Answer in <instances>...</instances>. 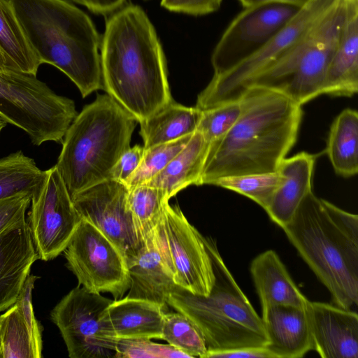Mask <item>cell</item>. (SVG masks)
<instances>
[{"instance_id": "6da1fadb", "label": "cell", "mask_w": 358, "mask_h": 358, "mask_svg": "<svg viewBox=\"0 0 358 358\" xmlns=\"http://www.w3.org/2000/svg\"><path fill=\"white\" fill-rule=\"evenodd\" d=\"M100 50L102 90L138 122L173 101L162 43L141 7L108 16Z\"/></svg>"}, {"instance_id": "7a4b0ae2", "label": "cell", "mask_w": 358, "mask_h": 358, "mask_svg": "<svg viewBox=\"0 0 358 358\" xmlns=\"http://www.w3.org/2000/svg\"><path fill=\"white\" fill-rule=\"evenodd\" d=\"M238 99L241 116L227 134L210 143L200 185L226 176L275 171L296 143L302 106L259 87L246 88Z\"/></svg>"}, {"instance_id": "3957f363", "label": "cell", "mask_w": 358, "mask_h": 358, "mask_svg": "<svg viewBox=\"0 0 358 358\" xmlns=\"http://www.w3.org/2000/svg\"><path fill=\"white\" fill-rule=\"evenodd\" d=\"M40 63L57 68L83 97L102 89L100 35L90 17L67 0H8Z\"/></svg>"}, {"instance_id": "277c9868", "label": "cell", "mask_w": 358, "mask_h": 358, "mask_svg": "<svg viewBox=\"0 0 358 358\" xmlns=\"http://www.w3.org/2000/svg\"><path fill=\"white\" fill-rule=\"evenodd\" d=\"M289 242L327 288L334 305L358 303V216L317 197L313 190L284 227Z\"/></svg>"}, {"instance_id": "5b68a950", "label": "cell", "mask_w": 358, "mask_h": 358, "mask_svg": "<svg viewBox=\"0 0 358 358\" xmlns=\"http://www.w3.org/2000/svg\"><path fill=\"white\" fill-rule=\"evenodd\" d=\"M137 122L108 94H98L76 115L55 164L71 196L110 179L113 167L130 147Z\"/></svg>"}, {"instance_id": "8992f818", "label": "cell", "mask_w": 358, "mask_h": 358, "mask_svg": "<svg viewBox=\"0 0 358 358\" xmlns=\"http://www.w3.org/2000/svg\"><path fill=\"white\" fill-rule=\"evenodd\" d=\"M206 243L215 277L209 294L196 295L177 286L167 299L168 306L194 323L205 340L207 354L266 348L262 317L225 265L215 242L206 238Z\"/></svg>"}, {"instance_id": "52a82bcc", "label": "cell", "mask_w": 358, "mask_h": 358, "mask_svg": "<svg viewBox=\"0 0 358 358\" xmlns=\"http://www.w3.org/2000/svg\"><path fill=\"white\" fill-rule=\"evenodd\" d=\"M343 16L342 0L307 35L253 77L243 91L249 87L268 89L300 106L322 94L324 77L336 50Z\"/></svg>"}, {"instance_id": "ba28073f", "label": "cell", "mask_w": 358, "mask_h": 358, "mask_svg": "<svg viewBox=\"0 0 358 358\" xmlns=\"http://www.w3.org/2000/svg\"><path fill=\"white\" fill-rule=\"evenodd\" d=\"M77 115L72 99L58 95L36 76L0 71V117L23 130L34 145L62 143Z\"/></svg>"}, {"instance_id": "9c48e42d", "label": "cell", "mask_w": 358, "mask_h": 358, "mask_svg": "<svg viewBox=\"0 0 358 358\" xmlns=\"http://www.w3.org/2000/svg\"><path fill=\"white\" fill-rule=\"evenodd\" d=\"M342 0H309L252 56L227 72L213 76L199 94L196 107L208 110L236 101L246 84L313 29Z\"/></svg>"}, {"instance_id": "30bf717a", "label": "cell", "mask_w": 358, "mask_h": 358, "mask_svg": "<svg viewBox=\"0 0 358 358\" xmlns=\"http://www.w3.org/2000/svg\"><path fill=\"white\" fill-rule=\"evenodd\" d=\"M66 266L78 285L96 293L122 298L131 285L125 257L100 230L82 220L64 250Z\"/></svg>"}, {"instance_id": "8fae6325", "label": "cell", "mask_w": 358, "mask_h": 358, "mask_svg": "<svg viewBox=\"0 0 358 358\" xmlns=\"http://www.w3.org/2000/svg\"><path fill=\"white\" fill-rule=\"evenodd\" d=\"M29 207L27 222L38 259H53L64 252L82 220L55 165L45 170Z\"/></svg>"}, {"instance_id": "7c38bea8", "label": "cell", "mask_w": 358, "mask_h": 358, "mask_svg": "<svg viewBox=\"0 0 358 358\" xmlns=\"http://www.w3.org/2000/svg\"><path fill=\"white\" fill-rule=\"evenodd\" d=\"M113 300L81 285L71 289L50 313L71 358L115 357L114 340L106 336L102 316Z\"/></svg>"}, {"instance_id": "4fadbf2b", "label": "cell", "mask_w": 358, "mask_h": 358, "mask_svg": "<svg viewBox=\"0 0 358 358\" xmlns=\"http://www.w3.org/2000/svg\"><path fill=\"white\" fill-rule=\"evenodd\" d=\"M157 228L176 284L192 294L208 295L215 277L206 238L176 205H166Z\"/></svg>"}, {"instance_id": "5bb4252c", "label": "cell", "mask_w": 358, "mask_h": 358, "mask_svg": "<svg viewBox=\"0 0 358 358\" xmlns=\"http://www.w3.org/2000/svg\"><path fill=\"white\" fill-rule=\"evenodd\" d=\"M299 9L278 3L244 8L228 25L213 50V76L227 72L255 54Z\"/></svg>"}, {"instance_id": "9a60e30c", "label": "cell", "mask_w": 358, "mask_h": 358, "mask_svg": "<svg viewBox=\"0 0 358 358\" xmlns=\"http://www.w3.org/2000/svg\"><path fill=\"white\" fill-rule=\"evenodd\" d=\"M128 192L124 183L107 180L71 196L82 220L106 235L124 255L127 262L141 244L129 208Z\"/></svg>"}, {"instance_id": "2e32d148", "label": "cell", "mask_w": 358, "mask_h": 358, "mask_svg": "<svg viewBox=\"0 0 358 358\" xmlns=\"http://www.w3.org/2000/svg\"><path fill=\"white\" fill-rule=\"evenodd\" d=\"M127 266L131 285L126 296L157 303L168 311L167 299L178 285L157 225Z\"/></svg>"}, {"instance_id": "e0dca14e", "label": "cell", "mask_w": 358, "mask_h": 358, "mask_svg": "<svg viewBox=\"0 0 358 358\" xmlns=\"http://www.w3.org/2000/svg\"><path fill=\"white\" fill-rule=\"evenodd\" d=\"M313 350L323 358L358 357L356 311L322 302H308Z\"/></svg>"}, {"instance_id": "ac0fdd59", "label": "cell", "mask_w": 358, "mask_h": 358, "mask_svg": "<svg viewBox=\"0 0 358 358\" xmlns=\"http://www.w3.org/2000/svg\"><path fill=\"white\" fill-rule=\"evenodd\" d=\"M38 278L29 275L16 302L0 314V358L42 357V330L32 305Z\"/></svg>"}, {"instance_id": "d6986e66", "label": "cell", "mask_w": 358, "mask_h": 358, "mask_svg": "<svg viewBox=\"0 0 358 358\" xmlns=\"http://www.w3.org/2000/svg\"><path fill=\"white\" fill-rule=\"evenodd\" d=\"M261 317L267 338L266 348L274 358H300L313 350L307 306H264Z\"/></svg>"}, {"instance_id": "ffe728a7", "label": "cell", "mask_w": 358, "mask_h": 358, "mask_svg": "<svg viewBox=\"0 0 358 358\" xmlns=\"http://www.w3.org/2000/svg\"><path fill=\"white\" fill-rule=\"evenodd\" d=\"M37 259L27 220L0 234V313L16 302Z\"/></svg>"}, {"instance_id": "44dd1931", "label": "cell", "mask_w": 358, "mask_h": 358, "mask_svg": "<svg viewBox=\"0 0 358 358\" xmlns=\"http://www.w3.org/2000/svg\"><path fill=\"white\" fill-rule=\"evenodd\" d=\"M344 16L322 94L351 97L358 92V0H343Z\"/></svg>"}, {"instance_id": "7402d4cb", "label": "cell", "mask_w": 358, "mask_h": 358, "mask_svg": "<svg viewBox=\"0 0 358 358\" xmlns=\"http://www.w3.org/2000/svg\"><path fill=\"white\" fill-rule=\"evenodd\" d=\"M161 305L124 296L113 301L102 316L106 336L116 338L162 339L165 312Z\"/></svg>"}, {"instance_id": "603a6c76", "label": "cell", "mask_w": 358, "mask_h": 358, "mask_svg": "<svg viewBox=\"0 0 358 358\" xmlns=\"http://www.w3.org/2000/svg\"><path fill=\"white\" fill-rule=\"evenodd\" d=\"M316 158V155L301 152L284 158L280 163L277 171L284 179L264 210L271 220L281 228L292 220L303 199L312 191Z\"/></svg>"}, {"instance_id": "cb8c5ba5", "label": "cell", "mask_w": 358, "mask_h": 358, "mask_svg": "<svg viewBox=\"0 0 358 358\" xmlns=\"http://www.w3.org/2000/svg\"><path fill=\"white\" fill-rule=\"evenodd\" d=\"M250 273L262 306H307L309 300L299 289L275 251L268 250L258 255L251 262Z\"/></svg>"}, {"instance_id": "d4e9b609", "label": "cell", "mask_w": 358, "mask_h": 358, "mask_svg": "<svg viewBox=\"0 0 358 358\" xmlns=\"http://www.w3.org/2000/svg\"><path fill=\"white\" fill-rule=\"evenodd\" d=\"M210 143L196 131L186 145L147 185L164 190L170 199L191 185H200V178Z\"/></svg>"}, {"instance_id": "484cf974", "label": "cell", "mask_w": 358, "mask_h": 358, "mask_svg": "<svg viewBox=\"0 0 358 358\" xmlns=\"http://www.w3.org/2000/svg\"><path fill=\"white\" fill-rule=\"evenodd\" d=\"M202 110L173 101L139 122L144 148L175 141L196 131Z\"/></svg>"}, {"instance_id": "4316f807", "label": "cell", "mask_w": 358, "mask_h": 358, "mask_svg": "<svg viewBox=\"0 0 358 358\" xmlns=\"http://www.w3.org/2000/svg\"><path fill=\"white\" fill-rule=\"evenodd\" d=\"M326 154L335 172L344 178L358 172V113L346 108L333 121L328 135Z\"/></svg>"}, {"instance_id": "83f0119b", "label": "cell", "mask_w": 358, "mask_h": 358, "mask_svg": "<svg viewBox=\"0 0 358 358\" xmlns=\"http://www.w3.org/2000/svg\"><path fill=\"white\" fill-rule=\"evenodd\" d=\"M0 56L8 69L35 76L41 65L8 0H0Z\"/></svg>"}, {"instance_id": "f1b7e54d", "label": "cell", "mask_w": 358, "mask_h": 358, "mask_svg": "<svg viewBox=\"0 0 358 358\" xmlns=\"http://www.w3.org/2000/svg\"><path fill=\"white\" fill-rule=\"evenodd\" d=\"M127 202L141 243L159 222L169 199L162 189L138 185L128 187Z\"/></svg>"}, {"instance_id": "f546056e", "label": "cell", "mask_w": 358, "mask_h": 358, "mask_svg": "<svg viewBox=\"0 0 358 358\" xmlns=\"http://www.w3.org/2000/svg\"><path fill=\"white\" fill-rule=\"evenodd\" d=\"M45 171L34 159L19 150L0 159V199L15 194L33 193L43 182Z\"/></svg>"}, {"instance_id": "4dcf8cb0", "label": "cell", "mask_w": 358, "mask_h": 358, "mask_svg": "<svg viewBox=\"0 0 358 358\" xmlns=\"http://www.w3.org/2000/svg\"><path fill=\"white\" fill-rule=\"evenodd\" d=\"M162 339L189 357L206 358L208 352L199 329L188 317L178 311L165 312Z\"/></svg>"}, {"instance_id": "1f68e13d", "label": "cell", "mask_w": 358, "mask_h": 358, "mask_svg": "<svg viewBox=\"0 0 358 358\" xmlns=\"http://www.w3.org/2000/svg\"><path fill=\"white\" fill-rule=\"evenodd\" d=\"M283 179V176L275 171L222 177L213 185L247 196L265 209Z\"/></svg>"}, {"instance_id": "d6a6232c", "label": "cell", "mask_w": 358, "mask_h": 358, "mask_svg": "<svg viewBox=\"0 0 358 358\" xmlns=\"http://www.w3.org/2000/svg\"><path fill=\"white\" fill-rule=\"evenodd\" d=\"M192 134L145 149L138 166L124 184L131 187L148 182L183 149Z\"/></svg>"}, {"instance_id": "836d02e7", "label": "cell", "mask_w": 358, "mask_h": 358, "mask_svg": "<svg viewBox=\"0 0 358 358\" xmlns=\"http://www.w3.org/2000/svg\"><path fill=\"white\" fill-rule=\"evenodd\" d=\"M241 111L239 99L202 110L196 131L211 143L227 134L238 121Z\"/></svg>"}, {"instance_id": "e575fe53", "label": "cell", "mask_w": 358, "mask_h": 358, "mask_svg": "<svg viewBox=\"0 0 358 358\" xmlns=\"http://www.w3.org/2000/svg\"><path fill=\"white\" fill-rule=\"evenodd\" d=\"M114 340L115 357L123 358H178L189 357L169 344H159L149 338H116Z\"/></svg>"}, {"instance_id": "d590c367", "label": "cell", "mask_w": 358, "mask_h": 358, "mask_svg": "<svg viewBox=\"0 0 358 358\" xmlns=\"http://www.w3.org/2000/svg\"><path fill=\"white\" fill-rule=\"evenodd\" d=\"M31 194L20 193L0 199V234L27 220Z\"/></svg>"}, {"instance_id": "8d00e7d4", "label": "cell", "mask_w": 358, "mask_h": 358, "mask_svg": "<svg viewBox=\"0 0 358 358\" xmlns=\"http://www.w3.org/2000/svg\"><path fill=\"white\" fill-rule=\"evenodd\" d=\"M222 0H162L165 9L193 16L206 15L218 10Z\"/></svg>"}, {"instance_id": "74e56055", "label": "cell", "mask_w": 358, "mask_h": 358, "mask_svg": "<svg viewBox=\"0 0 358 358\" xmlns=\"http://www.w3.org/2000/svg\"><path fill=\"white\" fill-rule=\"evenodd\" d=\"M144 150L140 145L126 150L113 167L109 180L124 183L138 166Z\"/></svg>"}, {"instance_id": "f35d334b", "label": "cell", "mask_w": 358, "mask_h": 358, "mask_svg": "<svg viewBox=\"0 0 358 358\" xmlns=\"http://www.w3.org/2000/svg\"><path fill=\"white\" fill-rule=\"evenodd\" d=\"M274 358L266 348H243L207 354L206 358Z\"/></svg>"}, {"instance_id": "ab89813d", "label": "cell", "mask_w": 358, "mask_h": 358, "mask_svg": "<svg viewBox=\"0 0 358 358\" xmlns=\"http://www.w3.org/2000/svg\"><path fill=\"white\" fill-rule=\"evenodd\" d=\"M96 15L109 16L124 6L127 0H73Z\"/></svg>"}, {"instance_id": "60d3db41", "label": "cell", "mask_w": 358, "mask_h": 358, "mask_svg": "<svg viewBox=\"0 0 358 358\" xmlns=\"http://www.w3.org/2000/svg\"><path fill=\"white\" fill-rule=\"evenodd\" d=\"M240 3L243 6V8L250 7L253 6L265 4V3H285L295 6L297 7H302L305 5L309 0H238Z\"/></svg>"}, {"instance_id": "b9f144b4", "label": "cell", "mask_w": 358, "mask_h": 358, "mask_svg": "<svg viewBox=\"0 0 358 358\" xmlns=\"http://www.w3.org/2000/svg\"><path fill=\"white\" fill-rule=\"evenodd\" d=\"M10 69H8L4 62V60L3 59V58L0 56V71H5V70H9ZM13 70V69H12Z\"/></svg>"}, {"instance_id": "7bdbcfd3", "label": "cell", "mask_w": 358, "mask_h": 358, "mask_svg": "<svg viewBox=\"0 0 358 358\" xmlns=\"http://www.w3.org/2000/svg\"><path fill=\"white\" fill-rule=\"evenodd\" d=\"M7 123L0 117V134L2 130L6 127Z\"/></svg>"}]
</instances>
